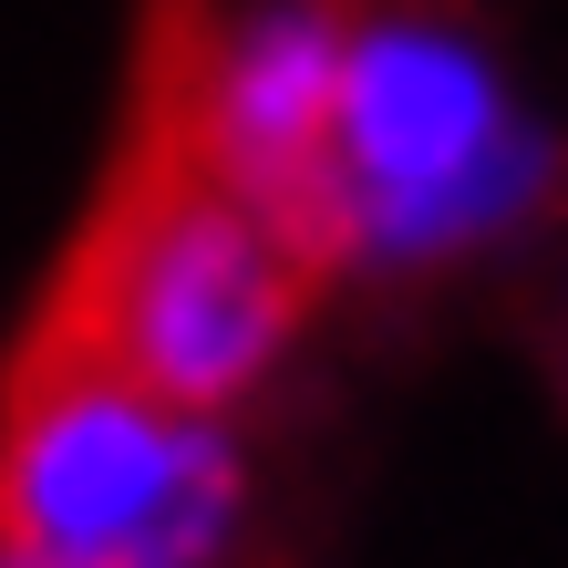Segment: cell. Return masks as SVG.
<instances>
[{
  "label": "cell",
  "instance_id": "obj_4",
  "mask_svg": "<svg viewBox=\"0 0 568 568\" xmlns=\"http://www.w3.org/2000/svg\"><path fill=\"white\" fill-rule=\"evenodd\" d=\"M342 42L352 31L321 0H248V11L186 21L165 42L145 135L227 176L239 196H258L270 217H290L300 248H311V186H321L331 93H342Z\"/></svg>",
  "mask_w": 568,
  "mask_h": 568
},
{
  "label": "cell",
  "instance_id": "obj_1",
  "mask_svg": "<svg viewBox=\"0 0 568 568\" xmlns=\"http://www.w3.org/2000/svg\"><path fill=\"white\" fill-rule=\"evenodd\" d=\"M311 270L321 258L300 248L290 217H270L258 196L145 135L93 217L83 258L62 270L52 342L114 362L124 383L186 414H227L300 331Z\"/></svg>",
  "mask_w": 568,
  "mask_h": 568
},
{
  "label": "cell",
  "instance_id": "obj_5",
  "mask_svg": "<svg viewBox=\"0 0 568 568\" xmlns=\"http://www.w3.org/2000/svg\"><path fill=\"white\" fill-rule=\"evenodd\" d=\"M0 568H31V558H0Z\"/></svg>",
  "mask_w": 568,
  "mask_h": 568
},
{
  "label": "cell",
  "instance_id": "obj_2",
  "mask_svg": "<svg viewBox=\"0 0 568 568\" xmlns=\"http://www.w3.org/2000/svg\"><path fill=\"white\" fill-rule=\"evenodd\" d=\"M548 196V135L507 104L465 31L393 11L342 42V93L321 135L311 248L362 270H424L517 227Z\"/></svg>",
  "mask_w": 568,
  "mask_h": 568
},
{
  "label": "cell",
  "instance_id": "obj_3",
  "mask_svg": "<svg viewBox=\"0 0 568 568\" xmlns=\"http://www.w3.org/2000/svg\"><path fill=\"white\" fill-rule=\"evenodd\" d=\"M227 527H239V455L207 434V414L42 331L0 404V558L217 568Z\"/></svg>",
  "mask_w": 568,
  "mask_h": 568
}]
</instances>
